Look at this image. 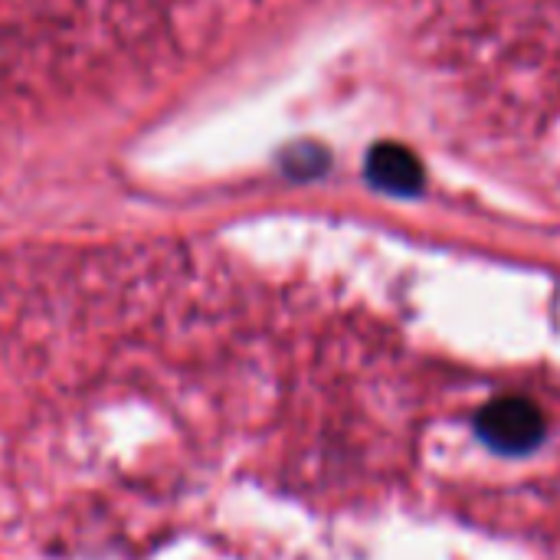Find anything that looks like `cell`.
Wrapping results in <instances>:
<instances>
[{"instance_id":"cell-1","label":"cell","mask_w":560,"mask_h":560,"mask_svg":"<svg viewBox=\"0 0 560 560\" xmlns=\"http://www.w3.org/2000/svg\"><path fill=\"white\" fill-rule=\"evenodd\" d=\"M548 420L528 397H499L476 413L479 440L502 456H525L541 446Z\"/></svg>"}]
</instances>
